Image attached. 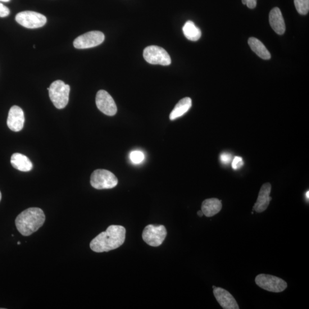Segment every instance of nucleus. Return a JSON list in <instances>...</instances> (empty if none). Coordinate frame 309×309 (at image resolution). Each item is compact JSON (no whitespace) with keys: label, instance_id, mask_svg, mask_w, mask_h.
<instances>
[{"label":"nucleus","instance_id":"31","mask_svg":"<svg viewBox=\"0 0 309 309\" xmlns=\"http://www.w3.org/2000/svg\"><path fill=\"white\" fill-rule=\"evenodd\" d=\"M215 287H216V286H212V288H213H213H215Z\"/></svg>","mask_w":309,"mask_h":309},{"label":"nucleus","instance_id":"7","mask_svg":"<svg viewBox=\"0 0 309 309\" xmlns=\"http://www.w3.org/2000/svg\"><path fill=\"white\" fill-rule=\"evenodd\" d=\"M16 21L26 28H41L47 23V18L40 13L33 11H23L16 16Z\"/></svg>","mask_w":309,"mask_h":309},{"label":"nucleus","instance_id":"17","mask_svg":"<svg viewBox=\"0 0 309 309\" xmlns=\"http://www.w3.org/2000/svg\"><path fill=\"white\" fill-rule=\"evenodd\" d=\"M192 106V101L190 98H184L176 104L170 113V119L174 120L187 113Z\"/></svg>","mask_w":309,"mask_h":309},{"label":"nucleus","instance_id":"6","mask_svg":"<svg viewBox=\"0 0 309 309\" xmlns=\"http://www.w3.org/2000/svg\"><path fill=\"white\" fill-rule=\"evenodd\" d=\"M166 236L167 230L163 225H149L145 227L142 234L144 241L152 247L161 246Z\"/></svg>","mask_w":309,"mask_h":309},{"label":"nucleus","instance_id":"1","mask_svg":"<svg viewBox=\"0 0 309 309\" xmlns=\"http://www.w3.org/2000/svg\"><path fill=\"white\" fill-rule=\"evenodd\" d=\"M126 230L123 226L111 225L90 243V248L96 253L108 252L119 248L124 243Z\"/></svg>","mask_w":309,"mask_h":309},{"label":"nucleus","instance_id":"15","mask_svg":"<svg viewBox=\"0 0 309 309\" xmlns=\"http://www.w3.org/2000/svg\"><path fill=\"white\" fill-rule=\"evenodd\" d=\"M11 163L15 169L22 172H28L33 169V164L29 159L20 153L12 154Z\"/></svg>","mask_w":309,"mask_h":309},{"label":"nucleus","instance_id":"19","mask_svg":"<svg viewBox=\"0 0 309 309\" xmlns=\"http://www.w3.org/2000/svg\"><path fill=\"white\" fill-rule=\"evenodd\" d=\"M183 32L185 37L193 42H196L201 38V29L195 25L192 21H188L186 22L183 27Z\"/></svg>","mask_w":309,"mask_h":309},{"label":"nucleus","instance_id":"28","mask_svg":"<svg viewBox=\"0 0 309 309\" xmlns=\"http://www.w3.org/2000/svg\"><path fill=\"white\" fill-rule=\"evenodd\" d=\"M308 195H309V192H308V191H307V193L306 194V197L307 199V200H308V198H309Z\"/></svg>","mask_w":309,"mask_h":309},{"label":"nucleus","instance_id":"4","mask_svg":"<svg viewBox=\"0 0 309 309\" xmlns=\"http://www.w3.org/2000/svg\"><path fill=\"white\" fill-rule=\"evenodd\" d=\"M90 184L98 190L111 189L116 187L118 183L116 176L106 170H95L90 176Z\"/></svg>","mask_w":309,"mask_h":309},{"label":"nucleus","instance_id":"5","mask_svg":"<svg viewBox=\"0 0 309 309\" xmlns=\"http://www.w3.org/2000/svg\"><path fill=\"white\" fill-rule=\"evenodd\" d=\"M255 281L259 287L270 292H283L288 287L287 283L284 280L269 274H259Z\"/></svg>","mask_w":309,"mask_h":309},{"label":"nucleus","instance_id":"2","mask_svg":"<svg viewBox=\"0 0 309 309\" xmlns=\"http://www.w3.org/2000/svg\"><path fill=\"white\" fill-rule=\"evenodd\" d=\"M45 221V216L42 209L32 207L21 212L17 217L15 224L21 234L29 236L42 227Z\"/></svg>","mask_w":309,"mask_h":309},{"label":"nucleus","instance_id":"29","mask_svg":"<svg viewBox=\"0 0 309 309\" xmlns=\"http://www.w3.org/2000/svg\"><path fill=\"white\" fill-rule=\"evenodd\" d=\"M2 198V195L1 192H0V201H1Z\"/></svg>","mask_w":309,"mask_h":309},{"label":"nucleus","instance_id":"11","mask_svg":"<svg viewBox=\"0 0 309 309\" xmlns=\"http://www.w3.org/2000/svg\"><path fill=\"white\" fill-rule=\"evenodd\" d=\"M24 122V113L22 109L17 106L12 107L7 119L9 129L14 132H19L23 129Z\"/></svg>","mask_w":309,"mask_h":309},{"label":"nucleus","instance_id":"14","mask_svg":"<svg viewBox=\"0 0 309 309\" xmlns=\"http://www.w3.org/2000/svg\"><path fill=\"white\" fill-rule=\"evenodd\" d=\"M269 23L275 33L280 35L285 34L286 30L285 23L280 8L275 7L270 11Z\"/></svg>","mask_w":309,"mask_h":309},{"label":"nucleus","instance_id":"30","mask_svg":"<svg viewBox=\"0 0 309 309\" xmlns=\"http://www.w3.org/2000/svg\"><path fill=\"white\" fill-rule=\"evenodd\" d=\"M21 244L20 242H19H19H17V244H19H19Z\"/></svg>","mask_w":309,"mask_h":309},{"label":"nucleus","instance_id":"23","mask_svg":"<svg viewBox=\"0 0 309 309\" xmlns=\"http://www.w3.org/2000/svg\"><path fill=\"white\" fill-rule=\"evenodd\" d=\"M220 161L225 165L230 164L231 162L233 161V157L229 153L224 152L221 154L220 157Z\"/></svg>","mask_w":309,"mask_h":309},{"label":"nucleus","instance_id":"25","mask_svg":"<svg viewBox=\"0 0 309 309\" xmlns=\"http://www.w3.org/2000/svg\"><path fill=\"white\" fill-rule=\"evenodd\" d=\"M257 0H242L244 5H246L250 9L255 8L257 6Z\"/></svg>","mask_w":309,"mask_h":309},{"label":"nucleus","instance_id":"13","mask_svg":"<svg viewBox=\"0 0 309 309\" xmlns=\"http://www.w3.org/2000/svg\"><path fill=\"white\" fill-rule=\"evenodd\" d=\"M271 190V185L270 183H266L263 184L260 193H259L257 202L253 207L254 210L260 213L266 210L272 199L271 197H270Z\"/></svg>","mask_w":309,"mask_h":309},{"label":"nucleus","instance_id":"20","mask_svg":"<svg viewBox=\"0 0 309 309\" xmlns=\"http://www.w3.org/2000/svg\"><path fill=\"white\" fill-rule=\"evenodd\" d=\"M294 5L300 15L307 14L309 11V0H294Z\"/></svg>","mask_w":309,"mask_h":309},{"label":"nucleus","instance_id":"18","mask_svg":"<svg viewBox=\"0 0 309 309\" xmlns=\"http://www.w3.org/2000/svg\"><path fill=\"white\" fill-rule=\"evenodd\" d=\"M248 43L252 51L259 57L263 60H269L271 58L270 53L261 41L255 38H251L248 40Z\"/></svg>","mask_w":309,"mask_h":309},{"label":"nucleus","instance_id":"9","mask_svg":"<svg viewBox=\"0 0 309 309\" xmlns=\"http://www.w3.org/2000/svg\"><path fill=\"white\" fill-rule=\"evenodd\" d=\"M105 39L102 32L90 31L77 38L74 42V46L77 49H88L101 45Z\"/></svg>","mask_w":309,"mask_h":309},{"label":"nucleus","instance_id":"16","mask_svg":"<svg viewBox=\"0 0 309 309\" xmlns=\"http://www.w3.org/2000/svg\"><path fill=\"white\" fill-rule=\"evenodd\" d=\"M222 201L217 198L204 200L202 204V211L203 215L207 217L215 215L222 210Z\"/></svg>","mask_w":309,"mask_h":309},{"label":"nucleus","instance_id":"8","mask_svg":"<svg viewBox=\"0 0 309 309\" xmlns=\"http://www.w3.org/2000/svg\"><path fill=\"white\" fill-rule=\"evenodd\" d=\"M145 60L151 65L169 66L171 59L165 49L156 45L145 48L143 52Z\"/></svg>","mask_w":309,"mask_h":309},{"label":"nucleus","instance_id":"10","mask_svg":"<svg viewBox=\"0 0 309 309\" xmlns=\"http://www.w3.org/2000/svg\"><path fill=\"white\" fill-rule=\"evenodd\" d=\"M96 104L99 110L106 115L112 116L117 112L114 100L106 90H99L96 97Z\"/></svg>","mask_w":309,"mask_h":309},{"label":"nucleus","instance_id":"3","mask_svg":"<svg viewBox=\"0 0 309 309\" xmlns=\"http://www.w3.org/2000/svg\"><path fill=\"white\" fill-rule=\"evenodd\" d=\"M49 98L52 102L57 109L65 108L69 101L70 87L69 85L65 84L64 81L58 80L54 81L49 88Z\"/></svg>","mask_w":309,"mask_h":309},{"label":"nucleus","instance_id":"22","mask_svg":"<svg viewBox=\"0 0 309 309\" xmlns=\"http://www.w3.org/2000/svg\"><path fill=\"white\" fill-rule=\"evenodd\" d=\"M232 167L234 170L240 169L244 165L243 160L242 157H235L232 162Z\"/></svg>","mask_w":309,"mask_h":309},{"label":"nucleus","instance_id":"24","mask_svg":"<svg viewBox=\"0 0 309 309\" xmlns=\"http://www.w3.org/2000/svg\"><path fill=\"white\" fill-rule=\"evenodd\" d=\"M10 10L3 4L0 3V17H6L10 15Z\"/></svg>","mask_w":309,"mask_h":309},{"label":"nucleus","instance_id":"26","mask_svg":"<svg viewBox=\"0 0 309 309\" xmlns=\"http://www.w3.org/2000/svg\"><path fill=\"white\" fill-rule=\"evenodd\" d=\"M198 215L200 217H202L203 215V213L202 211V210H200L198 212Z\"/></svg>","mask_w":309,"mask_h":309},{"label":"nucleus","instance_id":"12","mask_svg":"<svg viewBox=\"0 0 309 309\" xmlns=\"http://www.w3.org/2000/svg\"><path fill=\"white\" fill-rule=\"evenodd\" d=\"M213 295L221 307L224 309H239L238 304L228 291L221 288H213Z\"/></svg>","mask_w":309,"mask_h":309},{"label":"nucleus","instance_id":"27","mask_svg":"<svg viewBox=\"0 0 309 309\" xmlns=\"http://www.w3.org/2000/svg\"><path fill=\"white\" fill-rule=\"evenodd\" d=\"M10 1H11V0H0V2L8 3V2H10Z\"/></svg>","mask_w":309,"mask_h":309},{"label":"nucleus","instance_id":"21","mask_svg":"<svg viewBox=\"0 0 309 309\" xmlns=\"http://www.w3.org/2000/svg\"><path fill=\"white\" fill-rule=\"evenodd\" d=\"M130 159L131 162L135 164H139L144 160V154L142 152L139 151H134L131 153Z\"/></svg>","mask_w":309,"mask_h":309}]
</instances>
